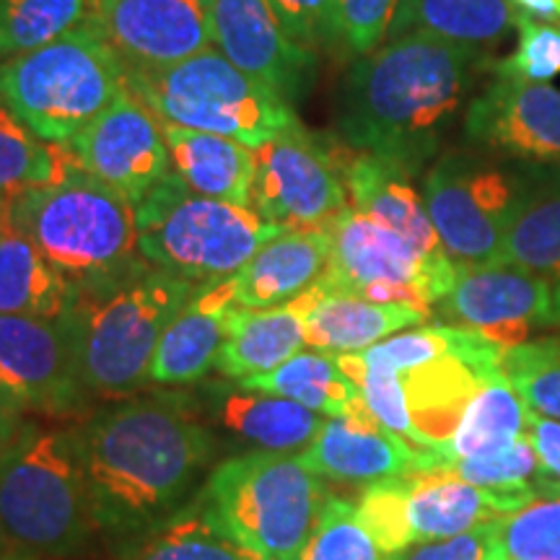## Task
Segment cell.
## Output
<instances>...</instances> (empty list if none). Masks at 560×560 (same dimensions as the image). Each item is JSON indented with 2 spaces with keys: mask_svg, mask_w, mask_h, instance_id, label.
<instances>
[{
  "mask_svg": "<svg viewBox=\"0 0 560 560\" xmlns=\"http://www.w3.org/2000/svg\"><path fill=\"white\" fill-rule=\"evenodd\" d=\"M75 441L100 537L112 548L179 520L221 454L187 392L125 397L94 410L75 425Z\"/></svg>",
  "mask_w": 560,
  "mask_h": 560,
  "instance_id": "obj_1",
  "label": "cell"
},
{
  "mask_svg": "<svg viewBox=\"0 0 560 560\" xmlns=\"http://www.w3.org/2000/svg\"><path fill=\"white\" fill-rule=\"evenodd\" d=\"M486 52L429 34H402L361 55L338 94L340 138L412 177L439 156Z\"/></svg>",
  "mask_w": 560,
  "mask_h": 560,
  "instance_id": "obj_2",
  "label": "cell"
},
{
  "mask_svg": "<svg viewBox=\"0 0 560 560\" xmlns=\"http://www.w3.org/2000/svg\"><path fill=\"white\" fill-rule=\"evenodd\" d=\"M0 537L39 560L79 558L100 540L75 425L26 420L0 452Z\"/></svg>",
  "mask_w": 560,
  "mask_h": 560,
  "instance_id": "obj_3",
  "label": "cell"
},
{
  "mask_svg": "<svg viewBox=\"0 0 560 560\" xmlns=\"http://www.w3.org/2000/svg\"><path fill=\"white\" fill-rule=\"evenodd\" d=\"M195 291L198 283L151 262L112 283L79 291L68 325L75 371L89 400H117L149 384L153 353Z\"/></svg>",
  "mask_w": 560,
  "mask_h": 560,
  "instance_id": "obj_4",
  "label": "cell"
},
{
  "mask_svg": "<svg viewBox=\"0 0 560 560\" xmlns=\"http://www.w3.org/2000/svg\"><path fill=\"white\" fill-rule=\"evenodd\" d=\"M327 495L299 454L255 450L219 462L192 509L257 560H301Z\"/></svg>",
  "mask_w": 560,
  "mask_h": 560,
  "instance_id": "obj_5",
  "label": "cell"
},
{
  "mask_svg": "<svg viewBox=\"0 0 560 560\" xmlns=\"http://www.w3.org/2000/svg\"><path fill=\"white\" fill-rule=\"evenodd\" d=\"M11 229L79 291L112 283L145 262L138 249L136 206L81 170L16 195Z\"/></svg>",
  "mask_w": 560,
  "mask_h": 560,
  "instance_id": "obj_6",
  "label": "cell"
},
{
  "mask_svg": "<svg viewBox=\"0 0 560 560\" xmlns=\"http://www.w3.org/2000/svg\"><path fill=\"white\" fill-rule=\"evenodd\" d=\"M125 91L128 68L94 26L0 60V102L47 143H70Z\"/></svg>",
  "mask_w": 560,
  "mask_h": 560,
  "instance_id": "obj_7",
  "label": "cell"
},
{
  "mask_svg": "<svg viewBox=\"0 0 560 560\" xmlns=\"http://www.w3.org/2000/svg\"><path fill=\"white\" fill-rule=\"evenodd\" d=\"M136 223L143 260L198 285L236 276L257 249L285 234L249 206L192 192L174 172L138 202Z\"/></svg>",
  "mask_w": 560,
  "mask_h": 560,
  "instance_id": "obj_8",
  "label": "cell"
},
{
  "mask_svg": "<svg viewBox=\"0 0 560 560\" xmlns=\"http://www.w3.org/2000/svg\"><path fill=\"white\" fill-rule=\"evenodd\" d=\"M128 86L161 122L234 138L252 151L299 120L293 104L252 81L215 47L151 73L128 70Z\"/></svg>",
  "mask_w": 560,
  "mask_h": 560,
  "instance_id": "obj_9",
  "label": "cell"
},
{
  "mask_svg": "<svg viewBox=\"0 0 560 560\" xmlns=\"http://www.w3.org/2000/svg\"><path fill=\"white\" fill-rule=\"evenodd\" d=\"M535 499H540L537 488L499 493L465 482L446 467H433L371 482L361 495L359 516L384 556H395L410 545L446 540L501 522Z\"/></svg>",
  "mask_w": 560,
  "mask_h": 560,
  "instance_id": "obj_10",
  "label": "cell"
},
{
  "mask_svg": "<svg viewBox=\"0 0 560 560\" xmlns=\"http://www.w3.org/2000/svg\"><path fill=\"white\" fill-rule=\"evenodd\" d=\"M330 262L319 289L376 304H410L431 314L457 280L452 260H431L400 234L348 206L325 226Z\"/></svg>",
  "mask_w": 560,
  "mask_h": 560,
  "instance_id": "obj_11",
  "label": "cell"
},
{
  "mask_svg": "<svg viewBox=\"0 0 560 560\" xmlns=\"http://www.w3.org/2000/svg\"><path fill=\"white\" fill-rule=\"evenodd\" d=\"M420 192L441 247L457 268L503 262L520 170H503L488 151L452 149L433 161Z\"/></svg>",
  "mask_w": 560,
  "mask_h": 560,
  "instance_id": "obj_12",
  "label": "cell"
},
{
  "mask_svg": "<svg viewBox=\"0 0 560 560\" xmlns=\"http://www.w3.org/2000/svg\"><path fill=\"white\" fill-rule=\"evenodd\" d=\"M249 208L283 231L325 229L348 208L346 172L296 120L255 151Z\"/></svg>",
  "mask_w": 560,
  "mask_h": 560,
  "instance_id": "obj_13",
  "label": "cell"
},
{
  "mask_svg": "<svg viewBox=\"0 0 560 560\" xmlns=\"http://www.w3.org/2000/svg\"><path fill=\"white\" fill-rule=\"evenodd\" d=\"M436 306L446 325L480 332L503 350L529 342L542 327L560 325L556 285L509 262L459 268Z\"/></svg>",
  "mask_w": 560,
  "mask_h": 560,
  "instance_id": "obj_14",
  "label": "cell"
},
{
  "mask_svg": "<svg viewBox=\"0 0 560 560\" xmlns=\"http://www.w3.org/2000/svg\"><path fill=\"white\" fill-rule=\"evenodd\" d=\"M66 149L81 172L125 195L132 206L172 172L164 122L130 86Z\"/></svg>",
  "mask_w": 560,
  "mask_h": 560,
  "instance_id": "obj_15",
  "label": "cell"
},
{
  "mask_svg": "<svg viewBox=\"0 0 560 560\" xmlns=\"http://www.w3.org/2000/svg\"><path fill=\"white\" fill-rule=\"evenodd\" d=\"M0 384L26 410L70 416L89 402L79 382L68 317L0 314Z\"/></svg>",
  "mask_w": 560,
  "mask_h": 560,
  "instance_id": "obj_16",
  "label": "cell"
},
{
  "mask_svg": "<svg viewBox=\"0 0 560 560\" xmlns=\"http://www.w3.org/2000/svg\"><path fill=\"white\" fill-rule=\"evenodd\" d=\"M213 47L247 73L293 104L306 94L314 73V52L285 32L270 0H206Z\"/></svg>",
  "mask_w": 560,
  "mask_h": 560,
  "instance_id": "obj_17",
  "label": "cell"
},
{
  "mask_svg": "<svg viewBox=\"0 0 560 560\" xmlns=\"http://www.w3.org/2000/svg\"><path fill=\"white\" fill-rule=\"evenodd\" d=\"M465 138L475 149L522 164L560 166V91L495 75L467 104Z\"/></svg>",
  "mask_w": 560,
  "mask_h": 560,
  "instance_id": "obj_18",
  "label": "cell"
},
{
  "mask_svg": "<svg viewBox=\"0 0 560 560\" xmlns=\"http://www.w3.org/2000/svg\"><path fill=\"white\" fill-rule=\"evenodd\" d=\"M91 26L138 73L177 66L213 47L206 0H94Z\"/></svg>",
  "mask_w": 560,
  "mask_h": 560,
  "instance_id": "obj_19",
  "label": "cell"
},
{
  "mask_svg": "<svg viewBox=\"0 0 560 560\" xmlns=\"http://www.w3.org/2000/svg\"><path fill=\"white\" fill-rule=\"evenodd\" d=\"M187 395L219 441L231 436L236 444L249 446V452H304L327 420L304 405L247 389L240 382L206 384Z\"/></svg>",
  "mask_w": 560,
  "mask_h": 560,
  "instance_id": "obj_20",
  "label": "cell"
},
{
  "mask_svg": "<svg viewBox=\"0 0 560 560\" xmlns=\"http://www.w3.org/2000/svg\"><path fill=\"white\" fill-rule=\"evenodd\" d=\"M314 475L338 482H380L439 467L436 452L420 450L376 420L327 418L317 439L299 452Z\"/></svg>",
  "mask_w": 560,
  "mask_h": 560,
  "instance_id": "obj_21",
  "label": "cell"
},
{
  "mask_svg": "<svg viewBox=\"0 0 560 560\" xmlns=\"http://www.w3.org/2000/svg\"><path fill=\"white\" fill-rule=\"evenodd\" d=\"M234 276L198 285L192 299L166 327L149 369V384L182 387L198 384L215 371L236 312Z\"/></svg>",
  "mask_w": 560,
  "mask_h": 560,
  "instance_id": "obj_22",
  "label": "cell"
},
{
  "mask_svg": "<svg viewBox=\"0 0 560 560\" xmlns=\"http://www.w3.org/2000/svg\"><path fill=\"white\" fill-rule=\"evenodd\" d=\"M317 301V285L299 299L270 310H242L231 314L229 338L223 342L215 371L231 382L270 374L280 363L306 348V317Z\"/></svg>",
  "mask_w": 560,
  "mask_h": 560,
  "instance_id": "obj_23",
  "label": "cell"
},
{
  "mask_svg": "<svg viewBox=\"0 0 560 560\" xmlns=\"http://www.w3.org/2000/svg\"><path fill=\"white\" fill-rule=\"evenodd\" d=\"M346 185L355 210L400 234L431 260H450L410 172L374 153L359 151L346 166Z\"/></svg>",
  "mask_w": 560,
  "mask_h": 560,
  "instance_id": "obj_24",
  "label": "cell"
},
{
  "mask_svg": "<svg viewBox=\"0 0 560 560\" xmlns=\"http://www.w3.org/2000/svg\"><path fill=\"white\" fill-rule=\"evenodd\" d=\"M330 262V234L325 229L285 231L255 252L234 276L242 310H270L299 299L319 283Z\"/></svg>",
  "mask_w": 560,
  "mask_h": 560,
  "instance_id": "obj_25",
  "label": "cell"
},
{
  "mask_svg": "<svg viewBox=\"0 0 560 560\" xmlns=\"http://www.w3.org/2000/svg\"><path fill=\"white\" fill-rule=\"evenodd\" d=\"M503 262L550 280L560 306V166L522 164Z\"/></svg>",
  "mask_w": 560,
  "mask_h": 560,
  "instance_id": "obj_26",
  "label": "cell"
},
{
  "mask_svg": "<svg viewBox=\"0 0 560 560\" xmlns=\"http://www.w3.org/2000/svg\"><path fill=\"white\" fill-rule=\"evenodd\" d=\"M172 172L192 192L234 206H249L255 179V151L240 140L164 122Z\"/></svg>",
  "mask_w": 560,
  "mask_h": 560,
  "instance_id": "obj_27",
  "label": "cell"
},
{
  "mask_svg": "<svg viewBox=\"0 0 560 560\" xmlns=\"http://www.w3.org/2000/svg\"><path fill=\"white\" fill-rule=\"evenodd\" d=\"M429 314L410 304H376V301L325 293L317 285V301L306 317V348L332 355L363 353L400 330L416 327Z\"/></svg>",
  "mask_w": 560,
  "mask_h": 560,
  "instance_id": "obj_28",
  "label": "cell"
},
{
  "mask_svg": "<svg viewBox=\"0 0 560 560\" xmlns=\"http://www.w3.org/2000/svg\"><path fill=\"white\" fill-rule=\"evenodd\" d=\"M529 416L532 410L501 371L475 392L450 439L431 452H436L439 467L457 459L495 457L529 436Z\"/></svg>",
  "mask_w": 560,
  "mask_h": 560,
  "instance_id": "obj_29",
  "label": "cell"
},
{
  "mask_svg": "<svg viewBox=\"0 0 560 560\" xmlns=\"http://www.w3.org/2000/svg\"><path fill=\"white\" fill-rule=\"evenodd\" d=\"M79 304V285L68 280L34 244L9 229L0 236V314L62 319Z\"/></svg>",
  "mask_w": 560,
  "mask_h": 560,
  "instance_id": "obj_30",
  "label": "cell"
},
{
  "mask_svg": "<svg viewBox=\"0 0 560 560\" xmlns=\"http://www.w3.org/2000/svg\"><path fill=\"white\" fill-rule=\"evenodd\" d=\"M520 24L511 0H400L389 37L429 34L454 45H499Z\"/></svg>",
  "mask_w": 560,
  "mask_h": 560,
  "instance_id": "obj_31",
  "label": "cell"
},
{
  "mask_svg": "<svg viewBox=\"0 0 560 560\" xmlns=\"http://www.w3.org/2000/svg\"><path fill=\"white\" fill-rule=\"evenodd\" d=\"M240 384L265 395L285 397L327 418H359L369 412L359 384L340 369L338 355L325 350H301L270 374L252 376Z\"/></svg>",
  "mask_w": 560,
  "mask_h": 560,
  "instance_id": "obj_32",
  "label": "cell"
},
{
  "mask_svg": "<svg viewBox=\"0 0 560 560\" xmlns=\"http://www.w3.org/2000/svg\"><path fill=\"white\" fill-rule=\"evenodd\" d=\"M79 170L66 145L47 143L0 102V195L16 198Z\"/></svg>",
  "mask_w": 560,
  "mask_h": 560,
  "instance_id": "obj_33",
  "label": "cell"
},
{
  "mask_svg": "<svg viewBox=\"0 0 560 560\" xmlns=\"http://www.w3.org/2000/svg\"><path fill=\"white\" fill-rule=\"evenodd\" d=\"M94 24V0H0V60Z\"/></svg>",
  "mask_w": 560,
  "mask_h": 560,
  "instance_id": "obj_34",
  "label": "cell"
},
{
  "mask_svg": "<svg viewBox=\"0 0 560 560\" xmlns=\"http://www.w3.org/2000/svg\"><path fill=\"white\" fill-rule=\"evenodd\" d=\"M109 560H257L200 520L192 506L166 527L112 548Z\"/></svg>",
  "mask_w": 560,
  "mask_h": 560,
  "instance_id": "obj_35",
  "label": "cell"
},
{
  "mask_svg": "<svg viewBox=\"0 0 560 560\" xmlns=\"http://www.w3.org/2000/svg\"><path fill=\"white\" fill-rule=\"evenodd\" d=\"M490 560H560V493L495 522Z\"/></svg>",
  "mask_w": 560,
  "mask_h": 560,
  "instance_id": "obj_36",
  "label": "cell"
},
{
  "mask_svg": "<svg viewBox=\"0 0 560 560\" xmlns=\"http://www.w3.org/2000/svg\"><path fill=\"white\" fill-rule=\"evenodd\" d=\"M501 371L524 405L542 418L560 420V340L542 338L506 348Z\"/></svg>",
  "mask_w": 560,
  "mask_h": 560,
  "instance_id": "obj_37",
  "label": "cell"
},
{
  "mask_svg": "<svg viewBox=\"0 0 560 560\" xmlns=\"http://www.w3.org/2000/svg\"><path fill=\"white\" fill-rule=\"evenodd\" d=\"M366 524L361 522L359 506L340 495H327L325 506L306 542L301 560H384Z\"/></svg>",
  "mask_w": 560,
  "mask_h": 560,
  "instance_id": "obj_38",
  "label": "cell"
},
{
  "mask_svg": "<svg viewBox=\"0 0 560 560\" xmlns=\"http://www.w3.org/2000/svg\"><path fill=\"white\" fill-rule=\"evenodd\" d=\"M444 467L465 482H472L478 488L499 490V493H516V490L537 488L532 486V480L542 478L540 459H537L529 436L516 441L511 450L495 454V457L457 459Z\"/></svg>",
  "mask_w": 560,
  "mask_h": 560,
  "instance_id": "obj_39",
  "label": "cell"
},
{
  "mask_svg": "<svg viewBox=\"0 0 560 560\" xmlns=\"http://www.w3.org/2000/svg\"><path fill=\"white\" fill-rule=\"evenodd\" d=\"M520 45L495 62V75L548 83L560 75V24L520 16Z\"/></svg>",
  "mask_w": 560,
  "mask_h": 560,
  "instance_id": "obj_40",
  "label": "cell"
},
{
  "mask_svg": "<svg viewBox=\"0 0 560 560\" xmlns=\"http://www.w3.org/2000/svg\"><path fill=\"white\" fill-rule=\"evenodd\" d=\"M342 45L355 55H369L387 39L400 0H335Z\"/></svg>",
  "mask_w": 560,
  "mask_h": 560,
  "instance_id": "obj_41",
  "label": "cell"
},
{
  "mask_svg": "<svg viewBox=\"0 0 560 560\" xmlns=\"http://www.w3.org/2000/svg\"><path fill=\"white\" fill-rule=\"evenodd\" d=\"M270 5L285 32L310 50L342 42L335 0H270Z\"/></svg>",
  "mask_w": 560,
  "mask_h": 560,
  "instance_id": "obj_42",
  "label": "cell"
},
{
  "mask_svg": "<svg viewBox=\"0 0 560 560\" xmlns=\"http://www.w3.org/2000/svg\"><path fill=\"white\" fill-rule=\"evenodd\" d=\"M490 550H493V524H486L446 540L410 545L384 560H490Z\"/></svg>",
  "mask_w": 560,
  "mask_h": 560,
  "instance_id": "obj_43",
  "label": "cell"
},
{
  "mask_svg": "<svg viewBox=\"0 0 560 560\" xmlns=\"http://www.w3.org/2000/svg\"><path fill=\"white\" fill-rule=\"evenodd\" d=\"M529 441L535 446V454L542 467V478L537 480V490L550 495L552 488L560 486V420L542 418L537 412H532Z\"/></svg>",
  "mask_w": 560,
  "mask_h": 560,
  "instance_id": "obj_44",
  "label": "cell"
},
{
  "mask_svg": "<svg viewBox=\"0 0 560 560\" xmlns=\"http://www.w3.org/2000/svg\"><path fill=\"white\" fill-rule=\"evenodd\" d=\"M26 412L30 410H26L24 405H21L11 392L0 384V452H3L5 446L19 436V431L24 429V423L30 420L26 418Z\"/></svg>",
  "mask_w": 560,
  "mask_h": 560,
  "instance_id": "obj_45",
  "label": "cell"
},
{
  "mask_svg": "<svg viewBox=\"0 0 560 560\" xmlns=\"http://www.w3.org/2000/svg\"><path fill=\"white\" fill-rule=\"evenodd\" d=\"M520 16L560 24V0H511Z\"/></svg>",
  "mask_w": 560,
  "mask_h": 560,
  "instance_id": "obj_46",
  "label": "cell"
},
{
  "mask_svg": "<svg viewBox=\"0 0 560 560\" xmlns=\"http://www.w3.org/2000/svg\"><path fill=\"white\" fill-rule=\"evenodd\" d=\"M11 229V198L0 195V236Z\"/></svg>",
  "mask_w": 560,
  "mask_h": 560,
  "instance_id": "obj_47",
  "label": "cell"
},
{
  "mask_svg": "<svg viewBox=\"0 0 560 560\" xmlns=\"http://www.w3.org/2000/svg\"><path fill=\"white\" fill-rule=\"evenodd\" d=\"M0 560H39V558L26 556V552H16V550H3L0 552Z\"/></svg>",
  "mask_w": 560,
  "mask_h": 560,
  "instance_id": "obj_48",
  "label": "cell"
},
{
  "mask_svg": "<svg viewBox=\"0 0 560 560\" xmlns=\"http://www.w3.org/2000/svg\"><path fill=\"white\" fill-rule=\"evenodd\" d=\"M5 550V542H3V537H0V552H3Z\"/></svg>",
  "mask_w": 560,
  "mask_h": 560,
  "instance_id": "obj_49",
  "label": "cell"
}]
</instances>
